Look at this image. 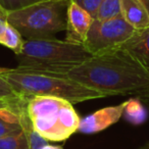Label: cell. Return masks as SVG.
Listing matches in <instances>:
<instances>
[{
  "instance_id": "cell-5",
  "label": "cell",
  "mask_w": 149,
  "mask_h": 149,
  "mask_svg": "<svg viewBox=\"0 0 149 149\" xmlns=\"http://www.w3.org/2000/svg\"><path fill=\"white\" fill-rule=\"evenodd\" d=\"M70 0H42L8 11V23L25 40L51 38L66 29Z\"/></svg>"
},
{
  "instance_id": "cell-15",
  "label": "cell",
  "mask_w": 149,
  "mask_h": 149,
  "mask_svg": "<svg viewBox=\"0 0 149 149\" xmlns=\"http://www.w3.org/2000/svg\"><path fill=\"white\" fill-rule=\"evenodd\" d=\"M120 15V0H102L95 19H109Z\"/></svg>"
},
{
  "instance_id": "cell-13",
  "label": "cell",
  "mask_w": 149,
  "mask_h": 149,
  "mask_svg": "<svg viewBox=\"0 0 149 149\" xmlns=\"http://www.w3.org/2000/svg\"><path fill=\"white\" fill-rule=\"evenodd\" d=\"M0 149H30L29 136L26 129L0 138Z\"/></svg>"
},
{
  "instance_id": "cell-24",
  "label": "cell",
  "mask_w": 149,
  "mask_h": 149,
  "mask_svg": "<svg viewBox=\"0 0 149 149\" xmlns=\"http://www.w3.org/2000/svg\"><path fill=\"white\" fill-rule=\"evenodd\" d=\"M138 149H149V142L145 143L143 146H141L140 148H138Z\"/></svg>"
},
{
  "instance_id": "cell-7",
  "label": "cell",
  "mask_w": 149,
  "mask_h": 149,
  "mask_svg": "<svg viewBox=\"0 0 149 149\" xmlns=\"http://www.w3.org/2000/svg\"><path fill=\"white\" fill-rule=\"evenodd\" d=\"M94 19L83 8L70 0L66 19L65 41L70 43L83 45L87 39Z\"/></svg>"
},
{
  "instance_id": "cell-17",
  "label": "cell",
  "mask_w": 149,
  "mask_h": 149,
  "mask_svg": "<svg viewBox=\"0 0 149 149\" xmlns=\"http://www.w3.org/2000/svg\"><path fill=\"white\" fill-rule=\"evenodd\" d=\"M1 70L2 68H0V100L13 102V103H21V102L27 101L24 98L19 97L15 92V90L10 87V85L1 77Z\"/></svg>"
},
{
  "instance_id": "cell-1",
  "label": "cell",
  "mask_w": 149,
  "mask_h": 149,
  "mask_svg": "<svg viewBox=\"0 0 149 149\" xmlns=\"http://www.w3.org/2000/svg\"><path fill=\"white\" fill-rule=\"evenodd\" d=\"M66 76L108 96L138 95L149 89V72L123 48L91 56Z\"/></svg>"
},
{
  "instance_id": "cell-3",
  "label": "cell",
  "mask_w": 149,
  "mask_h": 149,
  "mask_svg": "<svg viewBox=\"0 0 149 149\" xmlns=\"http://www.w3.org/2000/svg\"><path fill=\"white\" fill-rule=\"evenodd\" d=\"M83 45L51 38L24 41L22 51L17 54V68L30 72H49L66 76L74 66L91 57Z\"/></svg>"
},
{
  "instance_id": "cell-20",
  "label": "cell",
  "mask_w": 149,
  "mask_h": 149,
  "mask_svg": "<svg viewBox=\"0 0 149 149\" xmlns=\"http://www.w3.org/2000/svg\"><path fill=\"white\" fill-rule=\"evenodd\" d=\"M8 10L0 4V37L8 26Z\"/></svg>"
},
{
  "instance_id": "cell-4",
  "label": "cell",
  "mask_w": 149,
  "mask_h": 149,
  "mask_svg": "<svg viewBox=\"0 0 149 149\" xmlns=\"http://www.w3.org/2000/svg\"><path fill=\"white\" fill-rule=\"evenodd\" d=\"M32 129L46 141L61 142L79 130V114L68 100L52 96H33L26 102Z\"/></svg>"
},
{
  "instance_id": "cell-16",
  "label": "cell",
  "mask_w": 149,
  "mask_h": 149,
  "mask_svg": "<svg viewBox=\"0 0 149 149\" xmlns=\"http://www.w3.org/2000/svg\"><path fill=\"white\" fill-rule=\"evenodd\" d=\"M25 129L28 133V136H29L30 149H62L61 146H55V145L48 144L45 139L42 138L39 134H37L32 129V126L29 120L26 124Z\"/></svg>"
},
{
  "instance_id": "cell-23",
  "label": "cell",
  "mask_w": 149,
  "mask_h": 149,
  "mask_svg": "<svg viewBox=\"0 0 149 149\" xmlns=\"http://www.w3.org/2000/svg\"><path fill=\"white\" fill-rule=\"evenodd\" d=\"M139 1L144 5L146 10L148 11V13H149V0H139Z\"/></svg>"
},
{
  "instance_id": "cell-11",
  "label": "cell",
  "mask_w": 149,
  "mask_h": 149,
  "mask_svg": "<svg viewBox=\"0 0 149 149\" xmlns=\"http://www.w3.org/2000/svg\"><path fill=\"white\" fill-rule=\"evenodd\" d=\"M120 15L137 31L149 28V13L139 0H120Z\"/></svg>"
},
{
  "instance_id": "cell-2",
  "label": "cell",
  "mask_w": 149,
  "mask_h": 149,
  "mask_svg": "<svg viewBox=\"0 0 149 149\" xmlns=\"http://www.w3.org/2000/svg\"><path fill=\"white\" fill-rule=\"evenodd\" d=\"M1 77L24 99L33 96H52L72 104L108 97L107 94L81 85L68 76L49 72H30L19 68H2Z\"/></svg>"
},
{
  "instance_id": "cell-6",
  "label": "cell",
  "mask_w": 149,
  "mask_h": 149,
  "mask_svg": "<svg viewBox=\"0 0 149 149\" xmlns=\"http://www.w3.org/2000/svg\"><path fill=\"white\" fill-rule=\"evenodd\" d=\"M136 31L122 15L103 21L94 19L83 46L92 56L100 55L120 48Z\"/></svg>"
},
{
  "instance_id": "cell-10",
  "label": "cell",
  "mask_w": 149,
  "mask_h": 149,
  "mask_svg": "<svg viewBox=\"0 0 149 149\" xmlns=\"http://www.w3.org/2000/svg\"><path fill=\"white\" fill-rule=\"evenodd\" d=\"M120 48L130 53L145 70L149 72V28L136 31L134 36Z\"/></svg>"
},
{
  "instance_id": "cell-19",
  "label": "cell",
  "mask_w": 149,
  "mask_h": 149,
  "mask_svg": "<svg viewBox=\"0 0 149 149\" xmlns=\"http://www.w3.org/2000/svg\"><path fill=\"white\" fill-rule=\"evenodd\" d=\"M38 1H42V0H0V4L8 11H11L28 6Z\"/></svg>"
},
{
  "instance_id": "cell-12",
  "label": "cell",
  "mask_w": 149,
  "mask_h": 149,
  "mask_svg": "<svg viewBox=\"0 0 149 149\" xmlns=\"http://www.w3.org/2000/svg\"><path fill=\"white\" fill-rule=\"evenodd\" d=\"M24 41L25 40H24L23 36L21 35V33L15 27H13L10 24H8L5 31L3 32L2 36L0 37V44L11 49L15 53V55L22 51Z\"/></svg>"
},
{
  "instance_id": "cell-22",
  "label": "cell",
  "mask_w": 149,
  "mask_h": 149,
  "mask_svg": "<svg viewBox=\"0 0 149 149\" xmlns=\"http://www.w3.org/2000/svg\"><path fill=\"white\" fill-rule=\"evenodd\" d=\"M136 96H137L136 97L137 99H139L142 103H144L145 105L149 106V89L144 91L143 93L138 94V95H136Z\"/></svg>"
},
{
  "instance_id": "cell-18",
  "label": "cell",
  "mask_w": 149,
  "mask_h": 149,
  "mask_svg": "<svg viewBox=\"0 0 149 149\" xmlns=\"http://www.w3.org/2000/svg\"><path fill=\"white\" fill-rule=\"evenodd\" d=\"M70 1L74 2L81 8L87 11L94 19H96L98 9H99V6L102 2V0H70Z\"/></svg>"
},
{
  "instance_id": "cell-21",
  "label": "cell",
  "mask_w": 149,
  "mask_h": 149,
  "mask_svg": "<svg viewBox=\"0 0 149 149\" xmlns=\"http://www.w3.org/2000/svg\"><path fill=\"white\" fill-rule=\"evenodd\" d=\"M27 102V101H26ZM26 102H21V103H13V102L4 101V100H0V108L4 107H25Z\"/></svg>"
},
{
  "instance_id": "cell-9",
  "label": "cell",
  "mask_w": 149,
  "mask_h": 149,
  "mask_svg": "<svg viewBox=\"0 0 149 149\" xmlns=\"http://www.w3.org/2000/svg\"><path fill=\"white\" fill-rule=\"evenodd\" d=\"M28 120L26 106L0 108V138L23 131Z\"/></svg>"
},
{
  "instance_id": "cell-8",
  "label": "cell",
  "mask_w": 149,
  "mask_h": 149,
  "mask_svg": "<svg viewBox=\"0 0 149 149\" xmlns=\"http://www.w3.org/2000/svg\"><path fill=\"white\" fill-rule=\"evenodd\" d=\"M127 101L118 105L107 106L81 120L79 130L83 134H95L118 123L124 114Z\"/></svg>"
},
{
  "instance_id": "cell-14",
  "label": "cell",
  "mask_w": 149,
  "mask_h": 149,
  "mask_svg": "<svg viewBox=\"0 0 149 149\" xmlns=\"http://www.w3.org/2000/svg\"><path fill=\"white\" fill-rule=\"evenodd\" d=\"M123 116H125V118L132 124L139 125L146 118V111L142 106V102L137 98H134L127 101Z\"/></svg>"
}]
</instances>
